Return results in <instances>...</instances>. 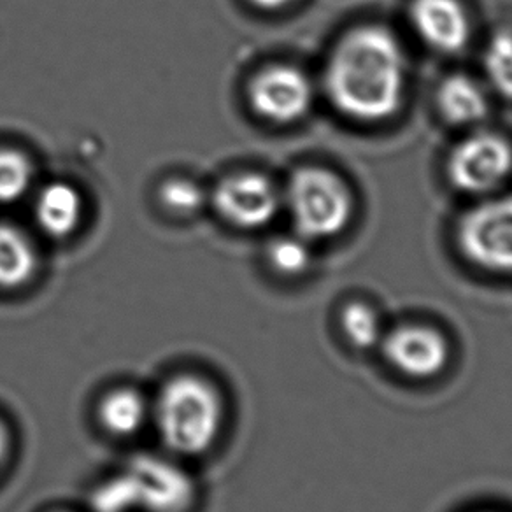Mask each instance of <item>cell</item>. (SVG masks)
<instances>
[{"label": "cell", "mask_w": 512, "mask_h": 512, "mask_svg": "<svg viewBox=\"0 0 512 512\" xmlns=\"http://www.w3.org/2000/svg\"><path fill=\"white\" fill-rule=\"evenodd\" d=\"M125 470L134 484L139 511L188 512L192 509L195 483L179 465L141 456Z\"/></svg>", "instance_id": "9"}, {"label": "cell", "mask_w": 512, "mask_h": 512, "mask_svg": "<svg viewBox=\"0 0 512 512\" xmlns=\"http://www.w3.org/2000/svg\"><path fill=\"white\" fill-rule=\"evenodd\" d=\"M36 169L23 151L0 148V204L22 199L34 183Z\"/></svg>", "instance_id": "16"}, {"label": "cell", "mask_w": 512, "mask_h": 512, "mask_svg": "<svg viewBox=\"0 0 512 512\" xmlns=\"http://www.w3.org/2000/svg\"><path fill=\"white\" fill-rule=\"evenodd\" d=\"M39 227L55 239L74 234L83 220V199L78 188L55 181L44 186L36 197L34 206Z\"/></svg>", "instance_id": "11"}, {"label": "cell", "mask_w": 512, "mask_h": 512, "mask_svg": "<svg viewBox=\"0 0 512 512\" xmlns=\"http://www.w3.org/2000/svg\"><path fill=\"white\" fill-rule=\"evenodd\" d=\"M512 172V146L493 132H474L448 158V178L460 192L483 195L497 190Z\"/></svg>", "instance_id": "6"}, {"label": "cell", "mask_w": 512, "mask_h": 512, "mask_svg": "<svg viewBox=\"0 0 512 512\" xmlns=\"http://www.w3.org/2000/svg\"><path fill=\"white\" fill-rule=\"evenodd\" d=\"M407 86V62L399 39L379 25L349 30L335 44L325 69L328 100L339 113L363 123L397 114Z\"/></svg>", "instance_id": "1"}, {"label": "cell", "mask_w": 512, "mask_h": 512, "mask_svg": "<svg viewBox=\"0 0 512 512\" xmlns=\"http://www.w3.org/2000/svg\"><path fill=\"white\" fill-rule=\"evenodd\" d=\"M151 423L172 455H206L225 423L221 393L206 377L178 374L167 379L151 400Z\"/></svg>", "instance_id": "2"}, {"label": "cell", "mask_w": 512, "mask_h": 512, "mask_svg": "<svg viewBox=\"0 0 512 512\" xmlns=\"http://www.w3.org/2000/svg\"><path fill=\"white\" fill-rule=\"evenodd\" d=\"M249 106L274 125H292L313 106L314 90L304 72L288 64L267 65L248 85Z\"/></svg>", "instance_id": "7"}, {"label": "cell", "mask_w": 512, "mask_h": 512, "mask_svg": "<svg viewBox=\"0 0 512 512\" xmlns=\"http://www.w3.org/2000/svg\"><path fill=\"white\" fill-rule=\"evenodd\" d=\"M379 351L393 369L414 381L434 379L451 360L448 335L434 325L418 321L386 328Z\"/></svg>", "instance_id": "5"}, {"label": "cell", "mask_w": 512, "mask_h": 512, "mask_svg": "<svg viewBox=\"0 0 512 512\" xmlns=\"http://www.w3.org/2000/svg\"><path fill=\"white\" fill-rule=\"evenodd\" d=\"M483 65L491 88L512 100V32L502 30L491 37L484 50Z\"/></svg>", "instance_id": "17"}, {"label": "cell", "mask_w": 512, "mask_h": 512, "mask_svg": "<svg viewBox=\"0 0 512 512\" xmlns=\"http://www.w3.org/2000/svg\"><path fill=\"white\" fill-rule=\"evenodd\" d=\"M158 199L162 206L172 214L178 216H192L199 213L206 204L204 188L188 178H169L160 185Z\"/></svg>", "instance_id": "19"}, {"label": "cell", "mask_w": 512, "mask_h": 512, "mask_svg": "<svg viewBox=\"0 0 512 512\" xmlns=\"http://www.w3.org/2000/svg\"><path fill=\"white\" fill-rule=\"evenodd\" d=\"M285 197L297 232L306 241L342 234L355 211L344 179L323 167H302L293 172Z\"/></svg>", "instance_id": "3"}, {"label": "cell", "mask_w": 512, "mask_h": 512, "mask_svg": "<svg viewBox=\"0 0 512 512\" xmlns=\"http://www.w3.org/2000/svg\"><path fill=\"white\" fill-rule=\"evenodd\" d=\"M411 22L428 48L455 55L470 41V18L460 0H413Z\"/></svg>", "instance_id": "10"}, {"label": "cell", "mask_w": 512, "mask_h": 512, "mask_svg": "<svg viewBox=\"0 0 512 512\" xmlns=\"http://www.w3.org/2000/svg\"><path fill=\"white\" fill-rule=\"evenodd\" d=\"M339 327L344 339L355 349H379L383 341L384 327L381 314L376 307L370 306L362 300H353L342 307L339 313Z\"/></svg>", "instance_id": "15"}, {"label": "cell", "mask_w": 512, "mask_h": 512, "mask_svg": "<svg viewBox=\"0 0 512 512\" xmlns=\"http://www.w3.org/2000/svg\"><path fill=\"white\" fill-rule=\"evenodd\" d=\"M456 242L470 264L512 276V195L484 200L463 214Z\"/></svg>", "instance_id": "4"}, {"label": "cell", "mask_w": 512, "mask_h": 512, "mask_svg": "<svg viewBox=\"0 0 512 512\" xmlns=\"http://www.w3.org/2000/svg\"><path fill=\"white\" fill-rule=\"evenodd\" d=\"M39 256L20 228L0 223V288L16 290L36 276Z\"/></svg>", "instance_id": "14"}, {"label": "cell", "mask_w": 512, "mask_h": 512, "mask_svg": "<svg viewBox=\"0 0 512 512\" xmlns=\"http://www.w3.org/2000/svg\"><path fill=\"white\" fill-rule=\"evenodd\" d=\"M267 262L279 276L299 278L309 271L313 255L304 237H279L267 248Z\"/></svg>", "instance_id": "18"}, {"label": "cell", "mask_w": 512, "mask_h": 512, "mask_svg": "<svg viewBox=\"0 0 512 512\" xmlns=\"http://www.w3.org/2000/svg\"><path fill=\"white\" fill-rule=\"evenodd\" d=\"M92 509L95 512H134L137 507L136 490L132 479L123 470L120 474L107 479L93 491Z\"/></svg>", "instance_id": "20"}, {"label": "cell", "mask_w": 512, "mask_h": 512, "mask_svg": "<svg viewBox=\"0 0 512 512\" xmlns=\"http://www.w3.org/2000/svg\"><path fill=\"white\" fill-rule=\"evenodd\" d=\"M281 202L278 186L260 172H234L220 179L213 192L221 220L244 230L267 227L279 213Z\"/></svg>", "instance_id": "8"}, {"label": "cell", "mask_w": 512, "mask_h": 512, "mask_svg": "<svg viewBox=\"0 0 512 512\" xmlns=\"http://www.w3.org/2000/svg\"><path fill=\"white\" fill-rule=\"evenodd\" d=\"M437 107L442 118L456 125H477L488 116L490 100L483 86L465 74H453L442 81L437 90Z\"/></svg>", "instance_id": "12"}, {"label": "cell", "mask_w": 512, "mask_h": 512, "mask_svg": "<svg viewBox=\"0 0 512 512\" xmlns=\"http://www.w3.org/2000/svg\"><path fill=\"white\" fill-rule=\"evenodd\" d=\"M255 8L264 9V11H279V9L292 6L297 0H249Z\"/></svg>", "instance_id": "21"}, {"label": "cell", "mask_w": 512, "mask_h": 512, "mask_svg": "<svg viewBox=\"0 0 512 512\" xmlns=\"http://www.w3.org/2000/svg\"><path fill=\"white\" fill-rule=\"evenodd\" d=\"M100 427L113 437H134L151 420V402L136 388H114L97 407Z\"/></svg>", "instance_id": "13"}, {"label": "cell", "mask_w": 512, "mask_h": 512, "mask_svg": "<svg viewBox=\"0 0 512 512\" xmlns=\"http://www.w3.org/2000/svg\"><path fill=\"white\" fill-rule=\"evenodd\" d=\"M9 449H11V435H9L6 423L0 420V467L4 465L6 458H8Z\"/></svg>", "instance_id": "22"}]
</instances>
